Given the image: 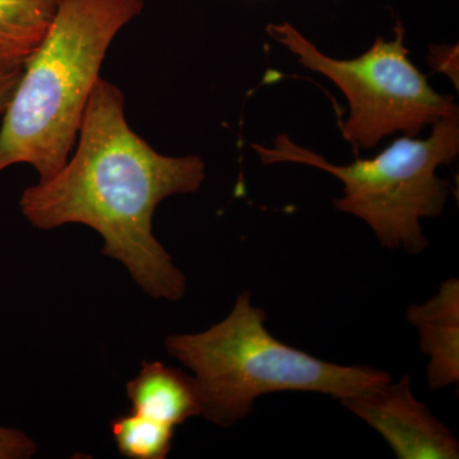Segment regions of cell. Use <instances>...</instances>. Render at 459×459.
I'll return each instance as SVG.
<instances>
[{
    "label": "cell",
    "instance_id": "cell-1",
    "mask_svg": "<svg viewBox=\"0 0 459 459\" xmlns=\"http://www.w3.org/2000/svg\"><path fill=\"white\" fill-rule=\"evenodd\" d=\"M75 143L74 156L54 177L23 190V216L45 231L89 226L102 238V253L122 263L147 295L179 301L186 279L153 235V214L164 199L198 192L204 162L153 150L126 122L122 90L101 77Z\"/></svg>",
    "mask_w": 459,
    "mask_h": 459
},
{
    "label": "cell",
    "instance_id": "cell-2",
    "mask_svg": "<svg viewBox=\"0 0 459 459\" xmlns=\"http://www.w3.org/2000/svg\"><path fill=\"white\" fill-rule=\"evenodd\" d=\"M143 8L144 0H57L3 115L0 172L26 164L44 181L65 165L108 48Z\"/></svg>",
    "mask_w": 459,
    "mask_h": 459
},
{
    "label": "cell",
    "instance_id": "cell-3",
    "mask_svg": "<svg viewBox=\"0 0 459 459\" xmlns=\"http://www.w3.org/2000/svg\"><path fill=\"white\" fill-rule=\"evenodd\" d=\"M265 322L267 313L246 290L212 327L166 337V351L193 373L202 416L217 427L247 418L262 395L314 392L341 401L392 379L386 371L334 364L289 346L272 336Z\"/></svg>",
    "mask_w": 459,
    "mask_h": 459
},
{
    "label": "cell",
    "instance_id": "cell-4",
    "mask_svg": "<svg viewBox=\"0 0 459 459\" xmlns=\"http://www.w3.org/2000/svg\"><path fill=\"white\" fill-rule=\"evenodd\" d=\"M458 120H439L427 140L397 138L374 159L350 165L331 164L286 134L276 138L273 148L253 144V150L264 165L295 162L333 175L343 184V197L333 201L338 211L367 222L380 246L419 255L429 246L420 220L440 216L452 190L435 171L458 156Z\"/></svg>",
    "mask_w": 459,
    "mask_h": 459
},
{
    "label": "cell",
    "instance_id": "cell-5",
    "mask_svg": "<svg viewBox=\"0 0 459 459\" xmlns=\"http://www.w3.org/2000/svg\"><path fill=\"white\" fill-rule=\"evenodd\" d=\"M267 31L300 65L325 74L342 91L351 108L342 134L356 155L392 133L418 135L428 124L458 117L453 96L435 92L427 75L411 62L402 23L395 26L394 40L379 36L367 53L351 60L325 56L290 23H272Z\"/></svg>",
    "mask_w": 459,
    "mask_h": 459
},
{
    "label": "cell",
    "instance_id": "cell-6",
    "mask_svg": "<svg viewBox=\"0 0 459 459\" xmlns=\"http://www.w3.org/2000/svg\"><path fill=\"white\" fill-rule=\"evenodd\" d=\"M380 434L400 459H457L459 443L411 388L409 374L340 401Z\"/></svg>",
    "mask_w": 459,
    "mask_h": 459
},
{
    "label": "cell",
    "instance_id": "cell-7",
    "mask_svg": "<svg viewBox=\"0 0 459 459\" xmlns=\"http://www.w3.org/2000/svg\"><path fill=\"white\" fill-rule=\"evenodd\" d=\"M416 327L420 347L429 358L428 383L433 391L457 385L459 380V281L440 283L433 298L407 309Z\"/></svg>",
    "mask_w": 459,
    "mask_h": 459
},
{
    "label": "cell",
    "instance_id": "cell-8",
    "mask_svg": "<svg viewBox=\"0 0 459 459\" xmlns=\"http://www.w3.org/2000/svg\"><path fill=\"white\" fill-rule=\"evenodd\" d=\"M132 412L178 427L202 415L195 377L161 361H143L141 371L126 385Z\"/></svg>",
    "mask_w": 459,
    "mask_h": 459
},
{
    "label": "cell",
    "instance_id": "cell-9",
    "mask_svg": "<svg viewBox=\"0 0 459 459\" xmlns=\"http://www.w3.org/2000/svg\"><path fill=\"white\" fill-rule=\"evenodd\" d=\"M57 0H0V71L23 69L56 14Z\"/></svg>",
    "mask_w": 459,
    "mask_h": 459
},
{
    "label": "cell",
    "instance_id": "cell-10",
    "mask_svg": "<svg viewBox=\"0 0 459 459\" xmlns=\"http://www.w3.org/2000/svg\"><path fill=\"white\" fill-rule=\"evenodd\" d=\"M122 455L131 459H165L172 448L174 429L138 413L119 416L110 425Z\"/></svg>",
    "mask_w": 459,
    "mask_h": 459
},
{
    "label": "cell",
    "instance_id": "cell-11",
    "mask_svg": "<svg viewBox=\"0 0 459 459\" xmlns=\"http://www.w3.org/2000/svg\"><path fill=\"white\" fill-rule=\"evenodd\" d=\"M38 451L31 437L17 429L0 425V459H29Z\"/></svg>",
    "mask_w": 459,
    "mask_h": 459
},
{
    "label": "cell",
    "instance_id": "cell-12",
    "mask_svg": "<svg viewBox=\"0 0 459 459\" xmlns=\"http://www.w3.org/2000/svg\"><path fill=\"white\" fill-rule=\"evenodd\" d=\"M22 69L0 71V117L5 114L21 80Z\"/></svg>",
    "mask_w": 459,
    "mask_h": 459
}]
</instances>
